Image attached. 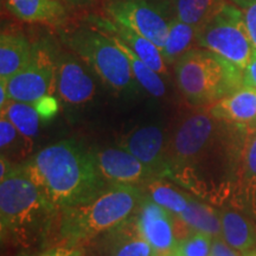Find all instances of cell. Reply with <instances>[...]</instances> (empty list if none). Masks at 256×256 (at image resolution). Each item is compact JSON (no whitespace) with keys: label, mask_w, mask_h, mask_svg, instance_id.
<instances>
[{"label":"cell","mask_w":256,"mask_h":256,"mask_svg":"<svg viewBox=\"0 0 256 256\" xmlns=\"http://www.w3.org/2000/svg\"><path fill=\"white\" fill-rule=\"evenodd\" d=\"M243 16L246 26L256 49V0H229Z\"/></svg>","instance_id":"f1b7e54d"},{"label":"cell","mask_w":256,"mask_h":256,"mask_svg":"<svg viewBox=\"0 0 256 256\" xmlns=\"http://www.w3.org/2000/svg\"><path fill=\"white\" fill-rule=\"evenodd\" d=\"M226 0H174L176 17L184 23L200 28Z\"/></svg>","instance_id":"d4e9b609"},{"label":"cell","mask_w":256,"mask_h":256,"mask_svg":"<svg viewBox=\"0 0 256 256\" xmlns=\"http://www.w3.org/2000/svg\"><path fill=\"white\" fill-rule=\"evenodd\" d=\"M243 81L246 86L256 89V49L254 50L250 60H249L247 68L243 72Z\"/></svg>","instance_id":"1f68e13d"},{"label":"cell","mask_w":256,"mask_h":256,"mask_svg":"<svg viewBox=\"0 0 256 256\" xmlns=\"http://www.w3.org/2000/svg\"><path fill=\"white\" fill-rule=\"evenodd\" d=\"M200 28L184 23L174 17L170 22V30L164 49L162 50L166 63L176 64L188 51L191 50L196 42Z\"/></svg>","instance_id":"7402d4cb"},{"label":"cell","mask_w":256,"mask_h":256,"mask_svg":"<svg viewBox=\"0 0 256 256\" xmlns=\"http://www.w3.org/2000/svg\"><path fill=\"white\" fill-rule=\"evenodd\" d=\"M144 197L134 185H112L90 203L63 209L62 236L70 244L92 241L130 218Z\"/></svg>","instance_id":"3957f363"},{"label":"cell","mask_w":256,"mask_h":256,"mask_svg":"<svg viewBox=\"0 0 256 256\" xmlns=\"http://www.w3.org/2000/svg\"><path fill=\"white\" fill-rule=\"evenodd\" d=\"M220 217L222 238L229 246L243 254L255 248L256 229L250 220L232 209L220 210Z\"/></svg>","instance_id":"ffe728a7"},{"label":"cell","mask_w":256,"mask_h":256,"mask_svg":"<svg viewBox=\"0 0 256 256\" xmlns=\"http://www.w3.org/2000/svg\"><path fill=\"white\" fill-rule=\"evenodd\" d=\"M63 40L108 87L116 92L136 88V81L126 54L104 31L94 25L80 26L63 34Z\"/></svg>","instance_id":"5b68a950"},{"label":"cell","mask_w":256,"mask_h":256,"mask_svg":"<svg viewBox=\"0 0 256 256\" xmlns=\"http://www.w3.org/2000/svg\"><path fill=\"white\" fill-rule=\"evenodd\" d=\"M54 208L32 180L24 166L14 168L0 183L2 232H12L34 223Z\"/></svg>","instance_id":"52a82bcc"},{"label":"cell","mask_w":256,"mask_h":256,"mask_svg":"<svg viewBox=\"0 0 256 256\" xmlns=\"http://www.w3.org/2000/svg\"><path fill=\"white\" fill-rule=\"evenodd\" d=\"M56 63L50 48L44 43L34 46L31 62L5 81L10 100L34 104L40 98L51 94L55 88Z\"/></svg>","instance_id":"ba28073f"},{"label":"cell","mask_w":256,"mask_h":256,"mask_svg":"<svg viewBox=\"0 0 256 256\" xmlns=\"http://www.w3.org/2000/svg\"><path fill=\"white\" fill-rule=\"evenodd\" d=\"M10 101L8 88H6V82L0 80V110L5 107L6 104Z\"/></svg>","instance_id":"e575fe53"},{"label":"cell","mask_w":256,"mask_h":256,"mask_svg":"<svg viewBox=\"0 0 256 256\" xmlns=\"http://www.w3.org/2000/svg\"><path fill=\"white\" fill-rule=\"evenodd\" d=\"M40 256H83V252L78 248H55Z\"/></svg>","instance_id":"d6a6232c"},{"label":"cell","mask_w":256,"mask_h":256,"mask_svg":"<svg viewBox=\"0 0 256 256\" xmlns=\"http://www.w3.org/2000/svg\"><path fill=\"white\" fill-rule=\"evenodd\" d=\"M208 112L217 120L244 130H254L256 128V89L242 86L238 90L211 104Z\"/></svg>","instance_id":"2e32d148"},{"label":"cell","mask_w":256,"mask_h":256,"mask_svg":"<svg viewBox=\"0 0 256 256\" xmlns=\"http://www.w3.org/2000/svg\"><path fill=\"white\" fill-rule=\"evenodd\" d=\"M148 196L156 204L165 208L174 216H179L186 209L191 194H184L174 185L165 182L153 180L147 186Z\"/></svg>","instance_id":"484cf974"},{"label":"cell","mask_w":256,"mask_h":256,"mask_svg":"<svg viewBox=\"0 0 256 256\" xmlns=\"http://www.w3.org/2000/svg\"><path fill=\"white\" fill-rule=\"evenodd\" d=\"M211 254L214 256H242L241 252L236 250L235 248H232V246H229L228 243L224 241L222 236L212 238Z\"/></svg>","instance_id":"4dcf8cb0"},{"label":"cell","mask_w":256,"mask_h":256,"mask_svg":"<svg viewBox=\"0 0 256 256\" xmlns=\"http://www.w3.org/2000/svg\"><path fill=\"white\" fill-rule=\"evenodd\" d=\"M209 256H214V255H212V254H210V255H209Z\"/></svg>","instance_id":"f35d334b"},{"label":"cell","mask_w":256,"mask_h":256,"mask_svg":"<svg viewBox=\"0 0 256 256\" xmlns=\"http://www.w3.org/2000/svg\"><path fill=\"white\" fill-rule=\"evenodd\" d=\"M113 40H115V43L121 48V50L126 54L127 58L130 63V68H132L134 78H136V83H139V86H142L150 95L154 96V98H162L166 92V86L165 82L162 81L160 74L156 72V70H153L152 68H150L145 62H142V60L120 40H118L116 37H113Z\"/></svg>","instance_id":"603a6c76"},{"label":"cell","mask_w":256,"mask_h":256,"mask_svg":"<svg viewBox=\"0 0 256 256\" xmlns=\"http://www.w3.org/2000/svg\"><path fill=\"white\" fill-rule=\"evenodd\" d=\"M14 17L30 24L60 26L66 20V10L60 0H5Z\"/></svg>","instance_id":"ac0fdd59"},{"label":"cell","mask_w":256,"mask_h":256,"mask_svg":"<svg viewBox=\"0 0 256 256\" xmlns=\"http://www.w3.org/2000/svg\"><path fill=\"white\" fill-rule=\"evenodd\" d=\"M212 238L208 234L192 232L179 240L174 254L177 256H209Z\"/></svg>","instance_id":"83f0119b"},{"label":"cell","mask_w":256,"mask_h":256,"mask_svg":"<svg viewBox=\"0 0 256 256\" xmlns=\"http://www.w3.org/2000/svg\"><path fill=\"white\" fill-rule=\"evenodd\" d=\"M88 22L94 25V26L100 28V30L104 31L106 34L120 40L142 62H145L150 68L156 70L160 75H166L168 74L166 62L164 56H162V50L153 42L140 36L136 31L130 30V28L124 26V25L115 23V22L110 20V18L90 17Z\"/></svg>","instance_id":"e0dca14e"},{"label":"cell","mask_w":256,"mask_h":256,"mask_svg":"<svg viewBox=\"0 0 256 256\" xmlns=\"http://www.w3.org/2000/svg\"><path fill=\"white\" fill-rule=\"evenodd\" d=\"M234 200L256 218V128L246 130L232 186Z\"/></svg>","instance_id":"9a60e30c"},{"label":"cell","mask_w":256,"mask_h":256,"mask_svg":"<svg viewBox=\"0 0 256 256\" xmlns=\"http://www.w3.org/2000/svg\"><path fill=\"white\" fill-rule=\"evenodd\" d=\"M244 256H256V249H252L250 252H246Z\"/></svg>","instance_id":"8d00e7d4"},{"label":"cell","mask_w":256,"mask_h":256,"mask_svg":"<svg viewBox=\"0 0 256 256\" xmlns=\"http://www.w3.org/2000/svg\"><path fill=\"white\" fill-rule=\"evenodd\" d=\"M209 112L179 119L166 136V176L202 197L232 191L244 130Z\"/></svg>","instance_id":"6da1fadb"},{"label":"cell","mask_w":256,"mask_h":256,"mask_svg":"<svg viewBox=\"0 0 256 256\" xmlns=\"http://www.w3.org/2000/svg\"><path fill=\"white\" fill-rule=\"evenodd\" d=\"M14 170V165H12V162H10V160L6 159L5 156H2V159H0V179H4L5 177H8Z\"/></svg>","instance_id":"836d02e7"},{"label":"cell","mask_w":256,"mask_h":256,"mask_svg":"<svg viewBox=\"0 0 256 256\" xmlns=\"http://www.w3.org/2000/svg\"><path fill=\"white\" fill-rule=\"evenodd\" d=\"M177 218L190 232H204L210 235L211 238L222 236L220 211L206 203H202L192 196H190L186 209L177 216Z\"/></svg>","instance_id":"44dd1931"},{"label":"cell","mask_w":256,"mask_h":256,"mask_svg":"<svg viewBox=\"0 0 256 256\" xmlns=\"http://www.w3.org/2000/svg\"><path fill=\"white\" fill-rule=\"evenodd\" d=\"M34 46L19 31L2 32L0 37V80L10 78L23 70L31 62Z\"/></svg>","instance_id":"d6986e66"},{"label":"cell","mask_w":256,"mask_h":256,"mask_svg":"<svg viewBox=\"0 0 256 256\" xmlns=\"http://www.w3.org/2000/svg\"><path fill=\"white\" fill-rule=\"evenodd\" d=\"M182 95L194 107L211 106L244 86L243 72L206 49H191L174 64Z\"/></svg>","instance_id":"277c9868"},{"label":"cell","mask_w":256,"mask_h":256,"mask_svg":"<svg viewBox=\"0 0 256 256\" xmlns=\"http://www.w3.org/2000/svg\"><path fill=\"white\" fill-rule=\"evenodd\" d=\"M94 240L96 256H154L150 243L138 229L134 215Z\"/></svg>","instance_id":"5bb4252c"},{"label":"cell","mask_w":256,"mask_h":256,"mask_svg":"<svg viewBox=\"0 0 256 256\" xmlns=\"http://www.w3.org/2000/svg\"><path fill=\"white\" fill-rule=\"evenodd\" d=\"M170 256H177V255H176V254H174V255H170Z\"/></svg>","instance_id":"74e56055"},{"label":"cell","mask_w":256,"mask_h":256,"mask_svg":"<svg viewBox=\"0 0 256 256\" xmlns=\"http://www.w3.org/2000/svg\"><path fill=\"white\" fill-rule=\"evenodd\" d=\"M60 2H68L70 5H83L86 4V2H88L89 0H60Z\"/></svg>","instance_id":"d590c367"},{"label":"cell","mask_w":256,"mask_h":256,"mask_svg":"<svg viewBox=\"0 0 256 256\" xmlns=\"http://www.w3.org/2000/svg\"><path fill=\"white\" fill-rule=\"evenodd\" d=\"M197 46L226 60L242 72L255 50L241 11L230 2H224L200 28Z\"/></svg>","instance_id":"8992f818"},{"label":"cell","mask_w":256,"mask_h":256,"mask_svg":"<svg viewBox=\"0 0 256 256\" xmlns=\"http://www.w3.org/2000/svg\"><path fill=\"white\" fill-rule=\"evenodd\" d=\"M2 116L8 119L23 136L34 139L40 130V115L34 104L10 100L2 110Z\"/></svg>","instance_id":"cb8c5ba5"},{"label":"cell","mask_w":256,"mask_h":256,"mask_svg":"<svg viewBox=\"0 0 256 256\" xmlns=\"http://www.w3.org/2000/svg\"><path fill=\"white\" fill-rule=\"evenodd\" d=\"M102 177L112 185H134L154 178L153 172L122 147L95 152Z\"/></svg>","instance_id":"8fae6325"},{"label":"cell","mask_w":256,"mask_h":256,"mask_svg":"<svg viewBox=\"0 0 256 256\" xmlns=\"http://www.w3.org/2000/svg\"><path fill=\"white\" fill-rule=\"evenodd\" d=\"M24 168L54 209L90 203L107 188L95 153L74 139L44 147Z\"/></svg>","instance_id":"7a4b0ae2"},{"label":"cell","mask_w":256,"mask_h":256,"mask_svg":"<svg viewBox=\"0 0 256 256\" xmlns=\"http://www.w3.org/2000/svg\"><path fill=\"white\" fill-rule=\"evenodd\" d=\"M158 176H166V133L156 124L136 127L124 136L121 146Z\"/></svg>","instance_id":"7c38bea8"},{"label":"cell","mask_w":256,"mask_h":256,"mask_svg":"<svg viewBox=\"0 0 256 256\" xmlns=\"http://www.w3.org/2000/svg\"><path fill=\"white\" fill-rule=\"evenodd\" d=\"M134 220L144 238L152 247L154 256L174 254L179 238L176 216L168 210L145 196L134 214Z\"/></svg>","instance_id":"30bf717a"},{"label":"cell","mask_w":256,"mask_h":256,"mask_svg":"<svg viewBox=\"0 0 256 256\" xmlns=\"http://www.w3.org/2000/svg\"><path fill=\"white\" fill-rule=\"evenodd\" d=\"M32 139L23 136L14 124L5 116L0 119V148L2 156H5L10 162L24 158L30 152Z\"/></svg>","instance_id":"4316f807"},{"label":"cell","mask_w":256,"mask_h":256,"mask_svg":"<svg viewBox=\"0 0 256 256\" xmlns=\"http://www.w3.org/2000/svg\"><path fill=\"white\" fill-rule=\"evenodd\" d=\"M34 107H36L37 112L40 113V118H43V119H50L51 116L55 115L57 110H58V104H57L56 98L51 94H49L40 98L34 104Z\"/></svg>","instance_id":"f546056e"},{"label":"cell","mask_w":256,"mask_h":256,"mask_svg":"<svg viewBox=\"0 0 256 256\" xmlns=\"http://www.w3.org/2000/svg\"><path fill=\"white\" fill-rule=\"evenodd\" d=\"M55 89L66 104L80 106L92 100L95 83L78 60L63 54L57 58Z\"/></svg>","instance_id":"4fadbf2b"},{"label":"cell","mask_w":256,"mask_h":256,"mask_svg":"<svg viewBox=\"0 0 256 256\" xmlns=\"http://www.w3.org/2000/svg\"><path fill=\"white\" fill-rule=\"evenodd\" d=\"M106 14L164 49L171 20L156 5L145 0H114L106 6Z\"/></svg>","instance_id":"9c48e42d"}]
</instances>
